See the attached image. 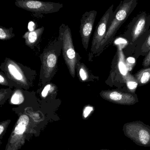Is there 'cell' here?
Here are the masks:
<instances>
[{
	"mask_svg": "<svg viewBox=\"0 0 150 150\" xmlns=\"http://www.w3.org/2000/svg\"><path fill=\"white\" fill-rule=\"evenodd\" d=\"M0 69L9 83L23 88H28L33 84L36 75V71L8 58L1 64Z\"/></svg>",
	"mask_w": 150,
	"mask_h": 150,
	"instance_id": "obj_1",
	"label": "cell"
},
{
	"mask_svg": "<svg viewBox=\"0 0 150 150\" xmlns=\"http://www.w3.org/2000/svg\"><path fill=\"white\" fill-rule=\"evenodd\" d=\"M137 4V0H125L121 1L114 12V16L108 26L107 33L95 57L99 56L111 42L121 26L128 19Z\"/></svg>",
	"mask_w": 150,
	"mask_h": 150,
	"instance_id": "obj_2",
	"label": "cell"
},
{
	"mask_svg": "<svg viewBox=\"0 0 150 150\" xmlns=\"http://www.w3.org/2000/svg\"><path fill=\"white\" fill-rule=\"evenodd\" d=\"M62 50V42L58 38L57 41L46 46L40 56L42 65L40 73V81L42 85L50 81L56 74L58 60Z\"/></svg>",
	"mask_w": 150,
	"mask_h": 150,
	"instance_id": "obj_3",
	"label": "cell"
},
{
	"mask_svg": "<svg viewBox=\"0 0 150 150\" xmlns=\"http://www.w3.org/2000/svg\"><path fill=\"white\" fill-rule=\"evenodd\" d=\"M58 39L62 42L63 57L67 69L71 76L74 78L76 64L81 58L74 49L71 32L68 25L62 24L60 26Z\"/></svg>",
	"mask_w": 150,
	"mask_h": 150,
	"instance_id": "obj_4",
	"label": "cell"
},
{
	"mask_svg": "<svg viewBox=\"0 0 150 150\" xmlns=\"http://www.w3.org/2000/svg\"><path fill=\"white\" fill-rule=\"evenodd\" d=\"M123 132L125 137L140 146H150V126L140 121L125 124Z\"/></svg>",
	"mask_w": 150,
	"mask_h": 150,
	"instance_id": "obj_5",
	"label": "cell"
},
{
	"mask_svg": "<svg viewBox=\"0 0 150 150\" xmlns=\"http://www.w3.org/2000/svg\"><path fill=\"white\" fill-rule=\"evenodd\" d=\"M113 6L112 5L110 7L96 26L92 40L91 49L88 54V60L90 62L93 61V59L97 54L101 44L105 37L108 27L114 17Z\"/></svg>",
	"mask_w": 150,
	"mask_h": 150,
	"instance_id": "obj_6",
	"label": "cell"
},
{
	"mask_svg": "<svg viewBox=\"0 0 150 150\" xmlns=\"http://www.w3.org/2000/svg\"><path fill=\"white\" fill-rule=\"evenodd\" d=\"M15 4L18 8L36 15L57 13L64 6L63 4L60 3L33 0H16Z\"/></svg>",
	"mask_w": 150,
	"mask_h": 150,
	"instance_id": "obj_7",
	"label": "cell"
},
{
	"mask_svg": "<svg viewBox=\"0 0 150 150\" xmlns=\"http://www.w3.org/2000/svg\"><path fill=\"white\" fill-rule=\"evenodd\" d=\"M146 14L142 12L133 19L128 26L124 36L127 38L129 44L133 45L147 32Z\"/></svg>",
	"mask_w": 150,
	"mask_h": 150,
	"instance_id": "obj_8",
	"label": "cell"
},
{
	"mask_svg": "<svg viewBox=\"0 0 150 150\" xmlns=\"http://www.w3.org/2000/svg\"><path fill=\"white\" fill-rule=\"evenodd\" d=\"M100 95L106 100L115 104L130 106L139 102L136 94L124 92L118 89L103 90Z\"/></svg>",
	"mask_w": 150,
	"mask_h": 150,
	"instance_id": "obj_9",
	"label": "cell"
},
{
	"mask_svg": "<svg viewBox=\"0 0 150 150\" xmlns=\"http://www.w3.org/2000/svg\"><path fill=\"white\" fill-rule=\"evenodd\" d=\"M97 13L95 10L86 12L81 19L79 32L82 45L86 51L88 47Z\"/></svg>",
	"mask_w": 150,
	"mask_h": 150,
	"instance_id": "obj_10",
	"label": "cell"
},
{
	"mask_svg": "<svg viewBox=\"0 0 150 150\" xmlns=\"http://www.w3.org/2000/svg\"><path fill=\"white\" fill-rule=\"evenodd\" d=\"M117 59L115 67L110 74L112 81L119 84H125V79L129 72L126 67L125 56L122 50V48L120 45H117Z\"/></svg>",
	"mask_w": 150,
	"mask_h": 150,
	"instance_id": "obj_11",
	"label": "cell"
},
{
	"mask_svg": "<svg viewBox=\"0 0 150 150\" xmlns=\"http://www.w3.org/2000/svg\"><path fill=\"white\" fill-rule=\"evenodd\" d=\"M44 30V28L42 27L33 32H26L23 36V38L25 40V45L32 50H34L40 42Z\"/></svg>",
	"mask_w": 150,
	"mask_h": 150,
	"instance_id": "obj_12",
	"label": "cell"
},
{
	"mask_svg": "<svg viewBox=\"0 0 150 150\" xmlns=\"http://www.w3.org/2000/svg\"><path fill=\"white\" fill-rule=\"evenodd\" d=\"M76 71L80 81L82 82L95 81L99 80V77L95 76L92 73L86 66L79 61L76 66Z\"/></svg>",
	"mask_w": 150,
	"mask_h": 150,
	"instance_id": "obj_13",
	"label": "cell"
},
{
	"mask_svg": "<svg viewBox=\"0 0 150 150\" xmlns=\"http://www.w3.org/2000/svg\"><path fill=\"white\" fill-rule=\"evenodd\" d=\"M133 75L137 81L138 86L146 85L150 82V67L141 69Z\"/></svg>",
	"mask_w": 150,
	"mask_h": 150,
	"instance_id": "obj_14",
	"label": "cell"
},
{
	"mask_svg": "<svg viewBox=\"0 0 150 150\" xmlns=\"http://www.w3.org/2000/svg\"><path fill=\"white\" fill-rule=\"evenodd\" d=\"M150 51V30L146 32V36L143 40V43L136 48L135 56L138 58L140 55L146 56Z\"/></svg>",
	"mask_w": 150,
	"mask_h": 150,
	"instance_id": "obj_15",
	"label": "cell"
},
{
	"mask_svg": "<svg viewBox=\"0 0 150 150\" xmlns=\"http://www.w3.org/2000/svg\"><path fill=\"white\" fill-rule=\"evenodd\" d=\"M127 93L136 94L137 87L138 86V83L134 75L129 73L125 82Z\"/></svg>",
	"mask_w": 150,
	"mask_h": 150,
	"instance_id": "obj_16",
	"label": "cell"
},
{
	"mask_svg": "<svg viewBox=\"0 0 150 150\" xmlns=\"http://www.w3.org/2000/svg\"><path fill=\"white\" fill-rule=\"evenodd\" d=\"M13 28H6L1 26L0 27V39L2 41L10 40L15 37V34L13 32Z\"/></svg>",
	"mask_w": 150,
	"mask_h": 150,
	"instance_id": "obj_17",
	"label": "cell"
},
{
	"mask_svg": "<svg viewBox=\"0 0 150 150\" xmlns=\"http://www.w3.org/2000/svg\"><path fill=\"white\" fill-rule=\"evenodd\" d=\"M23 101L24 97L22 93L20 90H16L12 96L11 102L13 104H19L23 102Z\"/></svg>",
	"mask_w": 150,
	"mask_h": 150,
	"instance_id": "obj_18",
	"label": "cell"
},
{
	"mask_svg": "<svg viewBox=\"0 0 150 150\" xmlns=\"http://www.w3.org/2000/svg\"><path fill=\"white\" fill-rule=\"evenodd\" d=\"M125 64L128 71H130L136 65V59L133 57H129L125 59Z\"/></svg>",
	"mask_w": 150,
	"mask_h": 150,
	"instance_id": "obj_19",
	"label": "cell"
},
{
	"mask_svg": "<svg viewBox=\"0 0 150 150\" xmlns=\"http://www.w3.org/2000/svg\"><path fill=\"white\" fill-rule=\"evenodd\" d=\"M54 88V85L53 84H48L45 86L42 92V95L43 97H45L48 95L49 92L52 89H53Z\"/></svg>",
	"mask_w": 150,
	"mask_h": 150,
	"instance_id": "obj_20",
	"label": "cell"
},
{
	"mask_svg": "<svg viewBox=\"0 0 150 150\" xmlns=\"http://www.w3.org/2000/svg\"><path fill=\"white\" fill-rule=\"evenodd\" d=\"M26 126L21 124H17V126L16 127L15 132L16 134L21 135L26 130Z\"/></svg>",
	"mask_w": 150,
	"mask_h": 150,
	"instance_id": "obj_21",
	"label": "cell"
},
{
	"mask_svg": "<svg viewBox=\"0 0 150 150\" xmlns=\"http://www.w3.org/2000/svg\"><path fill=\"white\" fill-rule=\"evenodd\" d=\"M0 84L2 86H9L8 80L2 71L0 72Z\"/></svg>",
	"mask_w": 150,
	"mask_h": 150,
	"instance_id": "obj_22",
	"label": "cell"
},
{
	"mask_svg": "<svg viewBox=\"0 0 150 150\" xmlns=\"http://www.w3.org/2000/svg\"><path fill=\"white\" fill-rule=\"evenodd\" d=\"M142 66L144 68H146L150 66V51L145 57L142 63Z\"/></svg>",
	"mask_w": 150,
	"mask_h": 150,
	"instance_id": "obj_23",
	"label": "cell"
},
{
	"mask_svg": "<svg viewBox=\"0 0 150 150\" xmlns=\"http://www.w3.org/2000/svg\"><path fill=\"white\" fill-rule=\"evenodd\" d=\"M29 122L28 117L26 115H23L20 117L18 123L27 126Z\"/></svg>",
	"mask_w": 150,
	"mask_h": 150,
	"instance_id": "obj_24",
	"label": "cell"
},
{
	"mask_svg": "<svg viewBox=\"0 0 150 150\" xmlns=\"http://www.w3.org/2000/svg\"><path fill=\"white\" fill-rule=\"evenodd\" d=\"M93 107H90V106H88V107H86L84 109V111H83V116L85 118L87 117L89 114L93 111Z\"/></svg>",
	"mask_w": 150,
	"mask_h": 150,
	"instance_id": "obj_25",
	"label": "cell"
},
{
	"mask_svg": "<svg viewBox=\"0 0 150 150\" xmlns=\"http://www.w3.org/2000/svg\"><path fill=\"white\" fill-rule=\"evenodd\" d=\"M28 30L29 32H33L36 30V25L33 21H30L28 24Z\"/></svg>",
	"mask_w": 150,
	"mask_h": 150,
	"instance_id": "obj_26",
	"label": "cell"
},
{
	"mask_svg": "<svg viewBox=\"0 0 150 150\" xmlns=\"http://www.w3.org/2000/svg\"><path fill=\"white\" fill-rule=\"evenodd\" d=\"M4 127L2 125L0 126V134H1L4 131Z\"/></svg>",
	"mask_w": 150,
	"mask_h": 150,
	"instance_id": "obj_27",
	"label": "cell"
},
{
	"mask_svg": "<svg viewBox=\"0 0 150 150\" xmlns=\"http://www.w3.org/2000/svg\"><path fill=\"white\" fill-rule=\"evenodd\" d=\"M101 150H108V149H102Z\"/></svg>",
	"mask_w": 150,
	"mask_h": 150,
	"instance_id": "obj_28",
	"label": "cell"
}]
</instances>
